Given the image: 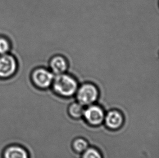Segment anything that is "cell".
<instances>
[{
  "label": "cell",
  "instance_id": "30bf717a",
  "mask_svg": "<svg viewBox=\"0 0 159 158\" xmlns=\"http://www.w3.org/2000/svg\"><path fill=\"white\" fill-rule=\"evenodd\" d=\"M73 148L78 152H84L88 149V143L85 140L81 138L76 139L73 142Z\"/></svg>",
  "mask_w": 159,
  "mask_h": 158
},
{
  "label": "cell",
  "instance_id": "ba28073f",
  "mask_svg": "<svg viewBox=\"0 0 159 158\" xmlns=\"http://www.w3.org/2000/svg\"><path fill=\"white\" fill-rule=\"evenodd\" d=\"M123 118L118 111H113L108 113L106 117V124L107 127L112 129H116L122 126Z\"/></svg>",
  "mask_w": 159,
  "mask_h": 158
},
{
  "label": "cell",
  "instance_id": "7a4b0ae2",
  "mask_svg": "<svg viewBox=\"0 0 159 158\" xmlns=\"http://www.w3.org/2000/svg\"><path fill=\"white\" fill-rule=\"evenodd\" d=\"M77 98L82 105H89L95 103L99 95L97 86L91 82L84 83L78 88Z\"/></svg>",
  "mask_w": 159,
  "mask_h": 158
},
{
  "label": "cell",
  "instance_id": "52a82bcc",
  "mask_svg": "<svg viewBox=\"0 0 159 158\" xmlns=\"http://www.w3.org/2000/svg\"><path fill=\"white\" fill-rule=\"evenodd\" d=\"M3 158H30L28 151L22 146L13 144L7 147L3 152Z\"/></svg>",
  "mask_w": 159,
  "mask_h": 158
},
{
  "label": "cell",
  "instance_id": "6da1fadb",
  "mask_svg": "<svg viewBox=\"0 0 159 158\" xmlns=\"http://www.w3.org/2000/svg\"><path fill=\"white\" fill-rule=\"evenodd\" d=\"M51 86L56 93L64 97L73 95L79 87L77 79L67 72L55 75Z\"/></svg>",
  "mask_w": 159,
  "mask_h": 158
},
{
  "label": "cell",
  "instance_id": "5b68a950",
  "mask_svg": "<svg viewBox=\"0 0 159 158\" xmlns=\"http://www.w3.org/2000/svg\"><path fill=\"white\" fill-rule=\"evenodd\" d=\"M69 68V61L61 54L54 55L49 61V69L54 75L66 73Z\"/></svg>",
  "mask_w": 159,
  "mask_h": 158
},
{
  "label": "cell",
  "instance_id": "7c38bea8",
  "mask_svg": "<svg viewBox=\"0 0 159 158\" xmlns=\"http://www.w3.org/2000/svg\"><path fill=\"white\" fill-rule=\"evenodd\" d=\"M9 49V44L8 41L4 38H0V54H6Z\"/></svg>",
  "mask_w": 159,
  "mask_h": 158
},
{
  "label": "cell",
  "instance_id": "3957f363",
  "mask_svg": "<svg viewBox=\"0 0 159 158\" xmlns=\"http://www.w3.org/2000/svg\"><path fill=\"white\" fill-rule=\"evenodd\" d=\"M54 76L50 69L41 67L34 71L32 80L33 85L38 89L46 90L52 85Z\"/></svg>",
  "mask_w": 159,
  "mask_h": 158
},
{
  "label": "cell",
  "instance_id": "8fae6325",
  "mask_svg": "<svg viewBox=\"0 0 159 158\" xmlns=\"http://www.w3.org/2000/svg\"><path fill=\"white\" fill-rule=\"evenodd\" d=\"M82 158H102V157L101 154L96 149L90 148L84 151Z\"/></svg>",
  "mask_w": 159,
  "mask_h": 158
},
{
  "label": "cell",
  "instance_id": "8992f818",
  "mask_svg": "<svg viewBox=\"0 0 159 158\" xmlns=\"http://www.w3.org/2000/svg\"><path fill=\"white\" fill-rule=\"evenodd\" d=\"M83 116L89 124L93 126H98L102 124L104 119L103 109L97 106H91L84 110Z\"/></svg>",
  "mask_w": 159,
  "mask_h": 158
},
{
  "label": "cell",
  "instance_id": "9c48e42d",
  "mask_svg": "<svg viewBox=\"0 0 159 158\" xmlns=\"http://www.w3.org/2000/svg\"><path fill=\"white\" fill-rule=\"evenodd\" d=\"M69 113L74 118H79L83 116L84 109L80 103H73L69 107Z\"/></svg>",
  "mask_w": 159,
  "mask_h": 158
},
{
  "label": "cell",
  "instance_id": "277c9868",
  "mask_svg": "<svg viewBox=\"0 0 159 158\" xmlns=\"http://www.w3.org/2000/svg\"><path fill=\"white\" fill-rule=\"evenodd\" d=\"M16 69V62L12 56L5 54L0 56V78L11 77Z\"/></svg>",
  "mask_w": 159,
  "mask_h": 158
}]
</instances>
